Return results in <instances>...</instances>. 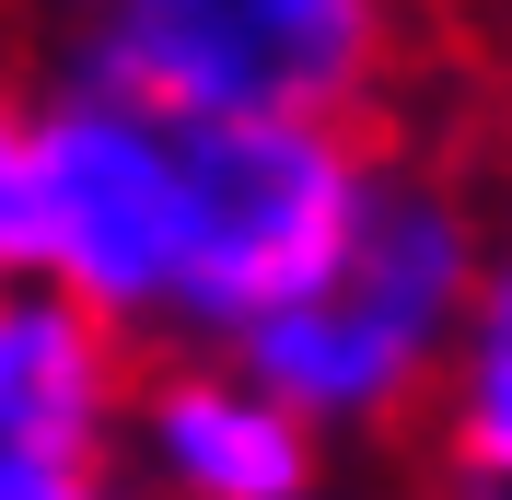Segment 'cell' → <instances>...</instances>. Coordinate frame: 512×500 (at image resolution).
<instances>
[{"instance_id": "cell-9", "label": "cell", "mask_w": 512, "mask_h": 500, "mask_svg": "<svg viewBox=\"0 0 512 500\" xmlns=\"http://www.w3.org/2000/svg\"><path fill=\"white\" fill-rule=\"evenodd\" d=\"M24 12H35V24H59V35H82V24L105 12V0H24Z\"/></svg>"}, {"instance_id": "cell-5", "label": "cell", "mask_w": 512, "mask_h": 500, "mask_svg": "<svg viewBox=\"0 0 512 500\" xmlns=\"http://www.w3.org/2000/svg\"><path fill=\"white\" fill-rule=\"evenodd\" d=\"M128 384L140 338L59 280H0V500L128 489Z\"/></svg>"}, {"instance_id": "cell-8", "label": "cell", "mask_w": 512, "mask_h": 500, "mask_svg": "<svg viewBox=\"0 0 512 500\" xmlns=\"http://www.w3.org/2000/svg\"><path fill=\"white\" fill-rule=\"evenodd\" d=\"M35 268V94L0 82V280Z\"/></svg>"}, {"instance_id": "cell-7", "label": "cell", "mask_w": 512, "mask_h": 500, "mask_svg": "<svg viewBox=\"0 0 512 500\" xmlns=\"http://www.w3.org/2000/svg\"><path fill=\"white\" fill-rule=\"evenodd\" d=\"M431 454H443L454 489H501L512 500V221L489 245L478 314H466V349H454V384L431 407Z\"/></svg>"}, {"instance_id": "cell-1", "label": "cell", "mask_w": 512, "mask_h": 500, "mask_svg": "<svg viewBox=\"0 0 512 500\" xmlns=\"http://www.w3.org/2000/svg\"><path fill=\"white\" fill-rule=\"evenodd\" d=\"M489 245H501V221L454 163H373L350 245L291 303H268L233 349L326 431V454H384V442L431 431Z\"/></svg>"}, {"instance_id": "cell-4", "label": "cell", "mask_w": 512, "mask_h": 500, "mask_svg": "<svg viewBox=\"0 0 512 500\" xmlns=\"http://www.w3.org/2000/svg\"><path fill=\"white\" fill-rule=\"evenodd\" d=\"M408 0H105L59 59L117 70L175 117H361L396 70Z\"/></svg>"}, {"instance_id": "cell-3", "label": "cell", "mask_w": 512, "mask_h": 500, "mask_svg": "<svg viewBox=\"0 0 512 500\" xmlns=\"http://www.w3.org/2000/svg\"><path fill=\"white\" fill-rule=\"evenodd\" d=\"M373 140L361 117H187V280H175V338H245L268 303L315 280L350 245L373 198Z\"/></svg>"}, {"instance_id": "cell-6", "label": "cell", "mask_w": 512, "mask_h": 500, "mask_svg": "<svg viewBox=\"0 0 512 500\" xmlns=\"http://www.w3.org/2000/svg\"><path fill=\"white\" fill-rule=\"evenodd\" d=\"M338 466L326 431L233 338H152L128 384V489L152 500H303Z\"/></svg>"}, {"instance_id": "cell-2", "label": "cell", "mask_w": 512, "mask_h": 500, "mask_svg": "<svg viewBox=\"0 0 512 500\" xmlns=\"http://www.w3.org/2000/svg\"><path fill=\"white\" fill-rule=\"evenodd\" d=\"M35 280L94 303L152 349L175 338L187 280V117L117 70L59 59L35 94Z\"/></svg>"}]
</instances>
